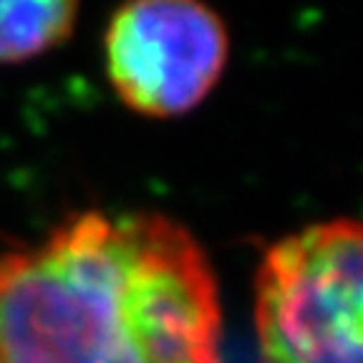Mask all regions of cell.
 Instances as JSON below:
<instances>
[{
  "instance_id": "4",
  "label": "cell",
  "mask_w": 363,
  "mask_h": 363,
  "mask_svg": "<svg viewBox=\"0 0 363 363\" xmlns=\"http://www.w3.org/2000/svg\"><path fill=\"white\" fill-rule=\"evenodd\" d=\"M79 6L68 0L0 3V63H23L53 51L74 33Z\"/></svg>"
},
{
  "instance_id": "1",
  "label": "cell",
  "mask_w": 363,
  "mask_h": 363,
  "mask_svg": "<svg viewBox=\"0 0 363 363\" xmlns=\"http://www.w3.org/2000/svg\"><path fill=\"white\" fill-rule=\"evenodd\" d=\"M0 363H222L210 260L159 212L68 217L0 255Z\"/></svg>"
},
{
  "instance_id": "2",
  "label": "cell",
  "mask_w": 363,
  "mask_h": 363,
  "mask_svg": "<svg viewBox=\"0 0 363 363\" xmlns=\"http://www.w3.org/2000/svg\"><path fill=\"white\" fill-rule=\"evenodd\" d=\"M255 330L262 363H363V222L313 225L267 250Z\"/></svg>"
},
{
  "instance_id": "3",
  "label": "cell",
  "mask_w": 363,
  "mask_h": 363,
  "mask_svg": "<svg viewBox=\"0 0 363 363\" xmlns=\"http://www.w3.org/2000/svg\"><path fill=\"white\" fill-rule=\"evenodd\" d=\"M104 58L126 106L169 119L215 89L227 63V30L217 13L192 0H139L111 16Z\"/></svg>"
}]
</instances>
